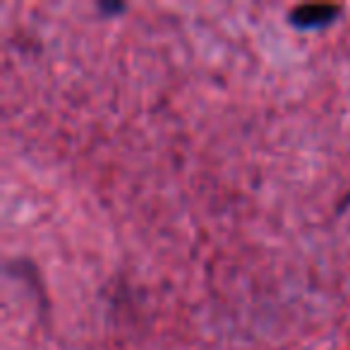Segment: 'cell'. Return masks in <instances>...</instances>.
I'll use <instances>...</instances> for the list:
<instances>
[{
	"label": "cell",
	"mask_w": 350,
	"mask_h": 350,
	"mask_svg": "<svg viewBox=\"0 0 350 350\" xmlns=\"http://www.w3.org/2000/svg\"><path fill=\"white\" fill-rule=\"evenodd\" d=\"M340 15V5H326V3H310V5H297L288 12V22L295 29L312 31L329 27Z\"/></svg>",
	"instance_id": "1"
},
{
	"label": "cell",
	"mask_w": 350,
	"mask_h": 350,
	"mask_svg": "<svg viewBox=\"0 0 350 350\" xmlns=\"http://www.w3.org/2000/svg\"><path fill=\"white\" fill-rule=\"evenodd\" d=\"M98 10H101L103 15L113 17V15H122V12L127 10V5H125V3H111V0H101V3H98Z\"/></svg>",
	"instance_id": "2"
}]
</instances>
